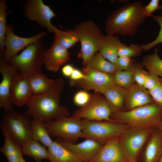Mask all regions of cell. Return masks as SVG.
Masks as SVG:
<instances>
[{"mask_svg": "<svg viewBox=\"0 0 162 162\" xmlns=\"http://www.w3.org/2000/svg\"><path fill=\"white\" fill-rule=\"evenodd\" d=\"M88 162H130L120 144L118 136L103 145L95 156Z\"/></svg>", "mask_w": 162, "mask_h": 162, "instance_id": "obj_16", "label": "cell"}, {"mask_svg": "<svg viewBox=\"0 0 162 162\" xmlns=\"http://www.w3.org/2000/svg\"><path fill=\"white\" fill-rule=\"evenodd\" d=\"M111 112L104 97L98 92L91 95L89 101L74 111L73 116L92 121L116 122L111 117Z\"/></svg>", "mask_w": 162, "mask_h": 162, "instance_id": "obj_10", "label": "cell"}, {"mask_svg": "<svg viewBox=\"0 0 162 162\" xmlns=\"http://www.w3.org/2000/svg\"><path fill=\"white\" fill-rule=\"evenodd\" d=\"M158 128L160 129L162 133V118Z\"/></svg>", "mask_w": 162, "mask_h": 162, "instance_id": "obj_43", "label": "cell"}, {"mask_svg": "<svg viewBox=\"0 0 162 162\" xmlns=\"http://www.w3.org/2000/svg\"><path fill=\"white\" fill-rule=\"evenodd\" d=\"M158 162H162V155L158 161Z\"/></svg>", "mask_w": 162, "mask_h": 162, "instance_id": "obj_45", "label": "cell"}, {"mask_svg": "<svg viewBox=\"0 0 162 162\" xmlns=\"http://www.w3.org/2000/svg\"><path fill=\"white\" fill-rule=\"evenodd\" d=\"M29 81L33 95L43 94L50 88L55 80L50 79L42 73L28 77Z\"/></svg>", "mask_w": 162, "mask_h": 162, "instance_id": "obj_28", "label": "cell"}, {"mask_svg": "<svg viewBox=\"0 0 162 162\" xmlns=\"http://www.w3.org/2000/svg\"><path fill=\"white\" fill-rule=\"evenodd\" d=\"M135 61L131 57L122 56L118 57L115 64L117 71L125 70L129 69L134 63Z\"/></svg>", "mask_w": 162, "mask_h": 162, "instance_id": "obj_36", "label": "cell"}, {"mask_svg": "<svg viewBox=\"0 0 162 162\" xmlns=\"http://www.w3.org/2000/svg\"><path fill=\"white\" fill-rule=\"evenodd\" d=\"M51 162V161H49V162Z\"/></svg>", "mask_w": 162, "mask_h": 162, "instance_id": "obj_48", "label": "cell"}, {"mask_svg": "<svg viewBox=\"0 0 162 162\" xmlns=\"http://www.w3.org/2000/svg\"><path fill=\"white\" fill-rule=\"evenodd\" d=\"M0 152L5 156L8 162H19L23 155L22 147L6 137Z\"/></svg>", "mask_w": 162, "mask_h": 162, "instance_id": "obj_30", "label": "cell"}, {"mask_svg": "<svg viewBox=\"0 0 162 162\" xmlns=\"http://www.w3.org/2000/svg\"><path fill=\"white\" fill-rule=\"evenodd\" d=\"M141 1H137L118 8L106 20L105 30L107 34L122 36L134 35L145 18Z\"/></svg>", "mask_w": 162, "mask_h": 162, "instance_id": "obj_2", "label": "cell"}, {"mask_svg": "<svg viewBox=\"0 0 162 162\" xmlns=\"http://www.w3.org/2000/svg\"><path fill=\"white\" fill-rule=\"evenodd\" d=\"M141 64L134 63L128 70L121 71H117L113 75L115 85L128 89L134 84V73Z\"/></svg>", "mask_w": 162, "mask_h": 162, "instance_id": "obj_26", "label": "cell"}, {"mask_svg": "<svg viewBox=\"0 0 162 162\" xmlns=\"http://www.w3.org/2000/svg\"><path fill=\"white\" fill-rule=\"evenodd\" d=\"M45 124L50 136L64 141L75 143L79 138H83L80 118L62 116Z\"/></svg>", "mask_w": 162, "mask_h": 162, "instance_id": "obj_8", "label": "cell"}, {"mask_svg": "<svg viewBox=\"0 0 162 162\" xmlns=\"http://www.w3.org/2000/svg\"><path fill=\"white\" fill-rule=\"evenodd\" d=\"M158 10H162V5L159 6Z\"/></svg>", "mask_w": 162, "mask_h": 162, "instance_id": "obj_46", "label": "cell"}, {"mask_svg": "<svg viewBox=\"0 0 162 162\" xmlns=\"http://www.w3.org/2000/svg\"><path fill=\"white\" fill-rule=\"evenodd\" d=\"M13 30V27L11 25H7L5 39L6 48L2 55L4 61L8 63L11 57L17 55L20 51L41 39L47 34L46 32H43L30 37H21L15 34Z\"/></svg>", "mask_w": 162, "mask_h": 162, "instance_id": "obj_14", "label": "cell"}, {"mask_svg": "<svg viewBox=\"0 0 162 162\" xmlns=\"http://www.w3.org/2000/svg\"><path fill=\"white\" fill-rule=\"evenodd\" d=\"M128 89L115 85L103 94L111 113L123 111Z\"/></svg>", "mask_w": 162, "mask_h": 162, "instance_id": "obj_21", "label": "cell"}, {"mask_svg": "<svg viewBox=\"0 0 162 162\" xmlns=\"http://www.w3.org/2000/svg\"><path fill=\"white\" fill-rule=\"evenodd\" d=\"M52 31L54 34V42L59 44L67 49L79 41L78 35L74 30L68 29L63 31L54 26Z\"/></svg>", "mask_w": 162, "mask_h": 162, "instance_id": "obj_27", "label": "cell"}, {"mask_svg": "<svg viewBox=\"0 0 162 162\" xmlns=\"http://www.w3.org/2000/svg\"><path fill=\"white\" fill-rule=\"evenodd\" d=\"M143 66L142 64L136 70L134 75L135 82L138 84L144 86L145 83L148 77L149 72L144 70Z\"/></svg>", "mask_w": 162, "mask_h": 162, "instance_id": "obj_38", "label": "cell"}, {"mask_svg": "<svg viewBox=\"0 0 162 162\" xmlns=\"http://www.w3.org/2000/svg\"><path fill=\"white\" fill-rule=\"evenodd\" d=\"M159 2V0H152L148 5L144 6L142 12L145 18L151 16L154 11L158 10Z\"/></svg>", "mask_w": 162, "mask_h": 162, "instance_id": "obj_39", "label": "cell"}, {"mask_svg": "<svg viewBox=\"0 0 162 162\" xmlns=\"http://www.w3.org/2000/svg\"><path fill=\"white\" fill-rule=\"evenodd\" d=\"M46 50L40 40L27 46L20 54L11 57L8 63L16 66L20 73L29 77L42 73Z\"/></svg>", "mask_w": 162, "mask_h": 162, "instance_id": "obj_5", "label": "cell"}, {"mask_svg": "<svg viewBox=\"0 0 162 162\" xmlns=\"http://www.w3.org/2000/svg\"><path fill=\"white\" fill-rule=\"evenodd\" d=\"M134 162H137V160H136V161H134Z\"/></svg>", "mask_w": 162, "mask_h": 162, "instance_id": "obj_47", "label": "cell"}, {"mask_svg": "<svg viewBox=\"0 0 162 162\" xmlns=\"http://www.w3.org/2000/svg\"><path fill=\"white\" fill-rule=\"evenodd\" d=\"M111 118L120 123L141 129L158 127L162 118V108L154 103L136 107L128 111L111 113Z\"/></svg>", "mask_w": 162, "mask_h": 162, "instance_id": "obj_3", "label": "cell"}, {"mask_svg": "<svg viewBox=\"0 0 162 162\" xmlns=\"http://www.w3.org/2000/svg\"><path fill=\"white\" fill-rule=\"evenodd\" d=\"M153 103L154 100L148 90L143 86L135 83L128 89L125 104L127 111Z\"/></svg>", "mask_w": 162, "mask_h": 162, "instance_id": "obj_19", "label": "cell"}, {"mask_svg": "<svg viewBox=\"0 0 162 162\" xmlns=\"http://www.w3.org/2000/svg\"><path fill=\"white\" fill-rule=\"evenodd\" d=\"M56 141L67 149L82 157L86 162H88L93 158L103 145L90 139H86L78 144L65 142L58 139Z\"/></svg>", "mask_w": 162, "mask_h": 162, "instance_id": "obj_17", "label": "cell"}, {"mask_svg": "<svg viewBox=\"0 0 162 162\" xmlns=\"http://www.w3.org/2000/svg\"><path fill=\"white\" fill-rule=\"evenodd\" d=\"M86 67L112 75L117 71L115 64L106 60L98 52L94 55Z\"/></svg>", "mask_w": 162, "mask_h": 162, "instance_id": "obj_29", "label": "cell"}, {"mask_svg": "<svg viewBox=\"0 0 162 162\" xmlns=\"http://www.w3.org/2000/svg\"><path fill=\"white\" fill-rule=\"evenodd\" d=\"M153 130L129 127L118 136L121 146L130 162L137 160L141 148Z\"/></svg>", "mask_w": 162, "mask_h": 162, "instance_id": "obj_9", "label": "cell"}, {"mask_svg": "<svg viewBox=\"0 0 162 162\" xmlns=\"http://www.w3.org/2000/svg\"><path fill=\"white\" fill-rule=\"evenodd\" d=\"M86 78V76L82 71L79 70L74 68L72 74L70 77V80H77Z\"/></svg>", "mask_w": 162, "mask_h": 162, "instance_id": "obj_41", "label": "cell"}, {"mask_svg": "<svg viewBox=\"0 0 162 162\" xmlns=\"http://www.w3.org/2000/svg\"><path fill=\"white\" fill-rule=\"evenodd\" d=\"M122 43L118 36L104 35L98 51L104 58L115 64L118 57L117 50Z\"/></svg>", "mask_w": 162, "mask_h": 162, "instance_id": "obj_23", "label": "cell"}, {"mask_svg": "<svg viewBox=\"0 0 162 162\" xmlns=\"http://www.w3.org/2000/svg\"><path fill=\"white\" fill-rule=\"evenodd\" d=\"M22 149L23 155L33 158L35 162H42L43 159L50 160L48 149L37 141L31 140L23 146Z\"/></svg>", "mask_w": 162, "mask_h": 162, "instance_id": "obj_24", "label": "cell"}, {"mask_svg": "<svg viewBox=\"0 0 162 162\" xmlns=\"http://www.w3.org/2000/svg\"><path fill=\"white\" fill-rule=\"evenodd\" d=\"M19 71L16 66L4 62L2 54L0 53V72L3 77L0 83V107L6 112L14 111L10 90L12 81Z\"/></svg>", "mask_w": 162, "mask_h": 162, "instance_id": "obj_13", "label": "cell"}, {"mask_svg": "<svg viewBox=\"0 0 162 162\" xmlns=\"http://www.w3.org/2000/svg\"><path fill=\"white\" fill-rule=\"evenodd\" d=\"M32 139L40 142L48 148L52 144L53 141L50 137L45 123L37 118H33L31 121Z\"/></svg>", "mask_w": 162, "mask_h": 162, "instance_id": "obj_25", "label": "cell"}, {"mask_svg": "<svg viewBox=\"0 0 162 162\" xmlns=\"http://www.w3.org/2000/svg\"><path fill=\"white\" fill-rule=\"evenodd\" d=\"M19 162H26L23 158V157H22Z\"/></svg>", "mask_w": 162, "mask_h": 162, "instance_id": "obj_44", "label": "cell"}, {"mask_svg": "<svg viewBox=\"0 0 162 162\" xmlns=\"http://www.w3.org/2000/svg\"><path fill=\"white\" fill-rule=\"evenodd\" d=\"M152 18L158 22L160 26V29L156 38L153 41L147 44H142L141 46L143 50H150L158 44L162 43V15H152Z\"/></svg>", "mask_w": 162, "mask_h": 162, "instance_id": "obj_34", "label": "cell"}, {"mask_svg": "<svg viewBox=\"0 0 162 162\" xmlns=\"http://www.w3.org/2000/svg\"><path fill=\"white\" fill-rule=\"evenodd\" d=\"M33 95L28 77L19 71L11 84L10 97L13 105L21 107L26 105Z\"/></svg>", "mask_w": 162, "mask_h": 162, "instance_id": "obj_15", "label": "cell"}, {"mask_svg": "<svg viewBox=\"0 0 162 162\" xmlns=\"http://www.w3.org/2000/svg\"><path fill=\"white\" fill-rule=\"evenodd\" d=\"M148 91L154 103L162 108V78H159L155 87Z\"/></svg>", "mask_w": 162, "mask_h": 162, "instance_id": "obj_35", "label": "cell"}, {"mask_svg": "<svg viewBox=\"0 0 162 162\" xmlns=\"http://www.w3.org/2000/svg\"><path fill=\"white\" fill-rule=\"evenodd\" d=\"M82 72L86 78L69 81L70 87L83 88L86 90H93L94 92L104 94L114 85L113 75L106 74L91 68L86 67Z\"/></svg>", "mask_w": 162, "mask_h": 162, "instance_id": "obj_11", "label": "cell"}, {"mask_svg": "<svg viewBox=\"0 0 162 162\" xmlns=\"http://www.w3.org/2000/svg\"><path fill=\"white\" fill-rule=\"evenodd\" d=\"M91 95L86 91H79L76 92L74 96V102L76 105L82 106L89 101Z\"/></svg>", "mask_w": 162, "mask_h": 162, "instance_id": "obj_37", "label": "cell"}, {"mask_svg": "<svg viewBox=\"0 0 162 162\" xmlns=\"http://www.w3.org/2000/svg\"><path fill=\"white\" fill-rule=\"evenodd\" d=\"M65 86L64 79L58 78L55 81L49 89L40 95H33L27 103V110L25 115L29 117L39 119L46 123L54 120L58 117L70 114L68 109L60 104V94Z\"/></svg>", "mask_w": 162, "mask_h": 162, "instance_id": "obj_1", "label": "cell"}, {"mask_svg": "<svg viewBox=\"0 0 162 162\" xmlns=\"http://www.w3.org/2000/svg\"><path fill=\"white\" fill-rule=\"evenodd\" d=\"M74 68L70 64H66L63 67L62 69V72L64 76L70 77L72 74Z\"/></svg>", "mask_w": 162, "mask_h": 162, "instance_id": "obj_42", "label": "cell"}, {"mask_svg": "<svg viewBox=\"0 0 162 162\" xmlns=\"http://www.w3.org/2000/svg\"><path fill=\"white\" fill-rule=\"evenodd\" d=\"M31 121L28 116L14 110L4 114L0 127L5 137L22 147L32 140Z\"/></svg>", "mask_w": 162, "mask_h": 162, "instance_id": "obj_4", "label": "cell"}, {"mask_svg": "<svg viewBox=\"0 0 162 162\" xmlns=\"http://www.w3.org/2000/svg\"><path fill=\"white\" fill-rule=\"evenodd\" d=\"M69 58L68 50L54 42L45 52L44 62L45 68L48 70L57 72L62 65L69 61Z\"/></svg>", "mask_w": 162, "mask_h": 162, "instance_id": "obj_18", "label": "cell"}, {"mask_svg": "<svg viewBox=\"0 0 162 162\" xmlns=\"http://www.w3.org/2000/svg\"><path fill=\"white\" fill-rule=\"evenodd\" d=\"M52 162H86L81 157L67 149L56 141L48 148Z\"/></svg>", "mask_w": 162, "mask_h": 162, "instance_id": "obj_22", "label": "cell"}, {"mask_svg": "<svg viewBox=\"0 0 162 162\" xmlns=\"http://www.w3.org/2000/svg\"><path fill=\"white\" fill-rule=\"evenodd\" d=\"M142 51L141 46L132 44L128 46L122 43L118 48L117 53L118 57L125 56L132 58L140 56Z\"/></svg>", "mask_w": 162, "mask_h": 162, "instance_id": "obj_33", "label": "cell"}, {"mask_svg": "<svg viewBox=\"0 0 162 162\" xmlns=\"http://www.w3.org/2000/svg\"><path fill=\"white\" fill-rule=\"evenodd\" d=\"M148 72V75L143 86L148 90H150L156 86L159 78L155 73Z\"/></svg>", "mask_w": 162, "mask_h": 162, "instance_id": "obj_40", "label": "cell"}, {"mask_svg": "<svg viewBox=\"0 0 162 162\" xmlns=\"http://www.w3.org/2000/svg\"><path fill=\"white\" fill-rule=\"evenodd\" d=\"M74 30L77 33L80 42L82 64L86 65L99 51L104 35L99 27L91 20L78 24Z\"/></svg>", "mask_w": 162, "mask_h": 162, "instance_id": "obj_6", "label": "cell"}, {"mask_svg": "<svg viewBox=\"0 0 162 162\" xmlns=\"http://www.w3.org/2000/svg\"><path fill=\"white\" fill-rule=\"evenodd\" d=\"M146 148L143 162H158L162 155V133L158 128L153 130Z\"/></svg>", "mask_w": 162, "mask_h": 162, "instance_id": "obj_20", "label": "cell"}, {"mask_svg": "<svg viewBox=\"0 0 162 162\" xmlns=\"http://www.w3.org/2000/svg\"><path fill=\"white\" fill-rule=\"evenodd\" d=\"M158 49H155L154 54L146 55L142 63L148 72H153L162 78V60L157 54Z\"/></svg>", "mask_w": 162, "mask_h": 162, "instance_id": "obj_31", "label": "cell"}, {"mask_svg": "<svg viewBox=\"0 0 162 162\" xmlns=\"http://www.w3.org/2000/svg\"><path fill=\"white\" fill-rule=\"evenodd\" d=\"M23 11L29 20L38 22L41 27L46 28L50 32H53L54 26L50 20L56 15L42 0H26L23 3Z\"/></svg>", "mask_w": 162, "mask_h": 162, "instance_id": "obj_12", "label": "cell"}, {"mask_svg": "<svg viewBox=\"0 0 162 162\" xmlns=\"http://www.w3.org/2000/svg\"><path fill=\"white\" fill-rule=\"evenodd\" d=\"M83 138L94 140L103 145L112 138L119 136L128 125L108 121L81 120Z\"/></svg>", "mask_w": 162, "mask_h": 162, "instance_id": "obj_7", "label": "cell"}, {"mask_svg": "<svg viewBox=\"0 0 162 162\" xmlns=\"http://www.w3.org/2000/svg\"><path fill=\"white\" fill-rule=\"evenodd\" d=\"M8 9L6 1L0 0V53L2 55L5 51V33L7 26L6 19L9 12H6Z\"/></svg>", "mask_w": 162, "mask_h": 162, "instance_id": "obj_32", "label": "cell"}]
</instances>
